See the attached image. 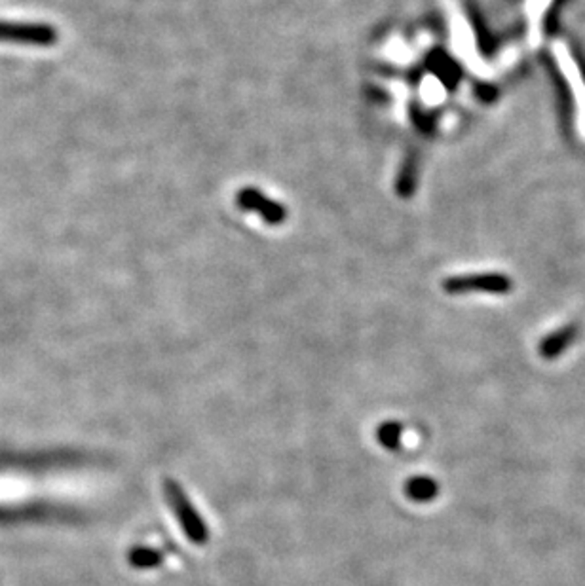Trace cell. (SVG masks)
Returning <instances> with one entry per match:
<instances>
[{"label":"cell","instance_id":"8992f818","mask_svg":"<svg viewBox=\"0 0 585 586\" xmlns=\"http://www.w3.org/2000/svg\"><path fill=\"white\" fill-rule=\"evenodd\" d=\"M127 559L135 569H152L164 562V554L158 549H152V546H135V549L129 551Z\"/></svg>","mask_w":585,"mask_h":586},{"label":"cell","instance_id":"7a4b0ae2","mask_svg":"<svg viewBox=\"0 0 585 586\" xmlns=\"http://www.w3.org/2000/svg\"><path fill=\"white\" fill-rule=\"evenodd\" d=\"M553 51H555L558 69H561L568 84L572 86V95H574V99H576L578 129H580V133H583V137H585V80L578 71V65H576L574 57H572L568 48L563 42H557L553 46Z\"/></svg>","mask_w":585,"mask_h":586},{"label":"cell","instance_id":"52a82bcc","mask_svg":"<svg viewBox=\"0 0 585 586\" xmlns=\"http://www.w3.org/2000/svg\"><path fill=\"white\" fill-rule=\"evenodd\" d=\"M401 435L403 427L397 422H386L379 427V431H376V438H379L381 445L392 452L401 448Z\"/></svg>","mask_w":585,"mask_h":586},{"label":"cell","instance_id":"5b68a950","mask_svg":"<svg viewBox=\"0 0 585 586\" xmlns=\"http://www.w3.org/2000/svg\"><path fill=\"white\" fill-rule=\"evenodd\" d=\"M405 493L409 499H412L416 503H427L437 498L439 486H437V482L430 476H414L407 482Z\"/></svg>","mask_w":585,"mask_h":586},{"label":"cell","instance_id":"277c9868","mask_svg":"<svg viewBox=\"0 0 585 586\" xmlns=\"http://www.w3.org/2000/svg\"><path fill=\"white\" fill-rule=\"evenodd\" d=\"M576 338V327H565L550 334L540 346V354L543 359H555L563 354V351L572 344Z\"/></svg>","mask_w":585,"mask_h":586},{"label":"cell","instance_id":"6da1fadb","mask_svg":"<svg viewBox=\"0 0 585 586\" xmlns=\"http://www.w3.org/2000/svg\"><path fill=\"white\" fill-rule=\"evenodd\" d=\"M164 496L167 505H170V509L173 511L177 522L183 528V533L194 544H205L210 541V528H207L205 520L202 518L196 506L192 505L187 491L181 488L177 480H164Z\"/></svg>","mask_w":585,"mask_h":586},{"label":"cell","instance_id":"3957f363","mask_svg":"<svg viewBox=\"0 0 585 586\" xmlns=\"http://www.w3.org/2000/svg\"><path fill=\"white\" fill-rule=\"evenodd\" d=\"M512 289V281L504 276H477V278H458L447 283V291L450 293H496L504 294Z\"/></svg>","mask_w":585,"mask_h":586}]
</instances>
